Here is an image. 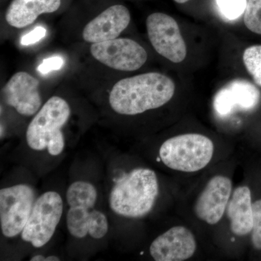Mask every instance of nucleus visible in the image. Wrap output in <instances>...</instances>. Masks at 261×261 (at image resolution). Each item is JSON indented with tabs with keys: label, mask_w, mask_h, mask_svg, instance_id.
Here are the masks:
<instances>
[{
	"label": "nucleus",
	"mask_w": 261,
	"mask_h": 261,
	"mask_svg": "<svg viewBox=\"0 0 261 261\" xmlns=\"http://www.w3.org/2000/svg\"><path fill=\"white\" fill-rule=\"evenodd\" d=\"M232 184L224 176L209 180L194 205L195 216L209 225L218 224L224 216L231 196Z\"/></svg>",
	"instance_id": "10"
},
{
	"label": "nucleus",
	"mask_w": 261,
	"mask_h": 261,
	"mask_svg": "<svg viewBox=\"0 0 261 261\" xmlns=\"http://www.w3.org/2000/svg\"><path fill=\"white\" fill-rule=\"evenodd\" d=\"M176 3H179V4H183V3H187V2L190 1V0H174Z\"/></svg>",
	"instance_id": "24"
},
{
	"label": "nucleus",
	"mask_w": 261,
	"mask_h": 261,
	"mask_svg": "<svg viewBox=\"0 0 261 261\" xmlns=\"http://www.w3.org/2000/svg\"><path fill=\"white\" fill-rule=\"evenodd\" d=\"M61 0H13L5 14L10 27L22 29L35 21L39 15L59 9Z\"/></svg>",
	"instance_id": "16"
},
{
	"label": "nucleus",
	"mask_w": 261,
	"mask_h": 261,
	"mask_svg": "<svg viewBox=\"0 0 261 261\" xmlns=\"http://www.w3.org/2000/svg\"><path fill=\"white\" fill-rule=\"evenodd\" d=\"M90 51L94 59L99 63L121 71L140 69L147 60L145 48L127 38L94 43L91 46Z\"/></svg>",
	"instance_id": "8"
},
{
	"label": "nucleus",
	"mask_w": 261,
	"mask_h": 261,
	"mask_svg": "<svg viewBox=\"0 0 261 261\" xmlns=\"http://www.w3.org/2000/svg\"><path fill=\"white\" fill-rule=\"evenodd\" d=\"M226 212L233 233L242 237L251 232L253 212L251 192L248 187L241 186L235 189L230 197Z\"/></svg>",
	"instance_id": "15"
},
{
	"label": "nucleus",
	"mask_w": 261,
	"mask_h": 261,
	"mask_svg": "<svg viewBox=\"0 0 261 261\" xmlns=\"http://www.w3.org/2000/svg\"><path fill=\"white\" fill-rule=\"evenodd\" d=\"M63 212V202L58 192L49 191L39 196L21 232L23 241L36 248L47 245L56 232Z\"/></svg>",
	"instance_id": "6"
},
{
	"label": "nucleus",
	"mask_w": 261,
	"mask_h": 261,
	"mask_svg": "<svg viewBox=\"0 0 261 261\" xmlns=\"http://www.w3.org/2000/svg\"><path fill=\"white\" fill-rule=\"evenodd\" d=\"M243 62L255 83L261 87V45L247 48L244 51Z\"/></svg>",
	"instance_id": "17"
},
{
	"label": "nucleus",
	"mask_w": 261,
	"mask_h": 261,
	"mask_svg": "<svg viewBox=\"0 0 261 261\" xmlns=\"http://www.w3.org/2000/svg\"><path fill=\"white\" fill-rule=\"evenodd\" d=\"M260 92L245 80H235L220 89L215 96L214 106L220 116H227L234 108L250 111L260 102Z\"/></svg>",
	"instance_id": "14"
},
{
	"label": "nucleus",
	"mask_w": 261,
	"mask_h": 261,
	"mask_svg": "<svg viewBox=\"0 0 261 261\" xmlns=\"http://www.w3.org/2000/svg\"><path fill=\"white\" fill-rule=\"evenodd\" d=\"M70 108L63 98H49L29 123L25 133L27 145L33 150H47L53 156L63 153L65 147L62 128L70 116Z\"/></svg>",
	"instance_id": "4"
},
{
	"label": "nucleus",
	"mask_w": 261,
	"mask_h": 261,
	"mask_svg": "<svg viewBox=\"0 0 261 261\" xmlns=\"http://www.w3.org/2000/svg\"><path fill=\"white\" fill-rule=\"evenodd\" d=\"M197 243L193 233L185 226H176L158 237L149 247L156 261H184L193 256Z\"/></svg>",
	"instance_id": "12"
},
{
	"label": "nucleus",
	"mask_w": 261,
	"mask_h": 261,
	"mask_svg": "<svg viewBox=\"0 0 261 261\" xmlns=\"http://www.w3.org/2000/svg\"><path fill=\"white\" fill-rule=\"evenodd\" d=\"M244 22L249 30L261 35V0H247Z\"/></svg>",
	"instance_id": "18"
},
{
	"label": "nucleus",
	"mask_w": 261,
	"mask_h": 261,
	"mask_svg": "<svg viewBox=\"0 0 261 261\" xmlns=\"http://www.w3.org/2000/svg\"><path fill=\"white\" fill-rule=\"evenodd\" d=\"M129 10L121 5H113L97 15L84 27L82 37L86 42L98 43L119 37L130 23Z\"/></svg>",
	"instance_id": "13"
},
{
	"label": "nucleus",
	"mask_w": 261,
	"mask_h": 261,
	"mask_svg": "<svg viewBox=\"0 0 261 261\" xmlns=\"http://www.w3.org/2000/svg\"><path fill=\"white\" fill-rule=\"evenodd\" d=\"M63 65V60L59 57H53L48 58L42 62L39 65L38 70L42 73H47L53 70H58L61 68Z\"/></svg>",
	"instance_id": "21"
},
{
	"label": "nucleus",
	"mask_w": 261,
	"mask_h": 261,
	"mask_svg": "<svg viewBox=\"0 0 261 261\" xmlns=\"http://www.w3.org/2000/svg\"><path fill=\"white\" fill-rule=\"evenodd\" d=\"M46 34L45 29L42 27H37L34 29L32 32L24 36L21 39V44L23 45H29V44H34V43L39 42L40 39L44 37Z\"/></svg>",
	"instance_id": "22"
},
{
	"label": "nucleus",
	"mask_w": 261,
	"mask_h": 261,
	"mask_svg": "<svg viewBox=\"0 0 261 261\" xmlns=\"http://www.w3.org/2000/svg\"><path fill=\"white\" fill-rule=\"evenodd\" d=\"M147 34L152 47L159 54L174 63L187 56V47L176 20L162 13L149 15L146 21Z\"/></svg>",
	"instance_id": "9"
},
{
	"label": "nucleus",
	"mask_w": 261,
	"mask_h": 261,
	"mask_svg": "<svg viewBox=\"0 0 261 261\" xmlns=\"http://www.w3.org/2000/svg\"><path fill=\"white\" fill-rule=\"evenodd\" d=\"M5 102L24 116H32L42 108L39 82L27 72L15 73L3 89Z\"/></svg>",
	"instance_id": "11"
},
{
	"label": "nucleus",
	"mask_w": 261,
	"mask_h": 261,
	"mask_svg": "<svg viewBox=\"0 0 261 261\" xmlns=\"http://www.w3.org/2000/svg\"><path fill=\"white\" fill-rule=\"evenodd\" d=\"M46 257L42 255H37L30 259L31 261H45Z\"/></svg>",
	"instance_id": "23"
},
{
	"label": "nucleus",
	"mask_w": 261,
	"mask_h": 261,
	"mask_svg": "<svg viewBox=\"0 0 261 261\" xmlns=\"http://www.w3.org/2000/svg\"><path fill=\"white\" fill-rule=\"evenodd\" d=\"M247 0H216L219 11L228 20L240 18L246 9Z\"/></svg>",
	"instance_id": "19"
},
{
	"label": "nucleus",
	"mask_w": 261,
	"mask_h": 261,
	"mask_svg": "<svg viewBox=\"0 0 261 261\" xmlns=\"http://www.w3.org/2000/svg\"><path fill=\"white\" fill-rule=\"evenodd\" d=\"M214 153V142L200 134H185L165 141L159 150L161 161L174 171L193 173L210 163Z\"/></svg>",
	"instance_id": "5"
},
{
	"label": "nucleus",
	"mask_w": 261,
	"mask_h": 261,
	"mask_svg": "<svg viewBox=\"0 0 261 261\" xmlns=\"http://www.w3.org/2000/svg\"><path fill=\"white\" fill-rule=\"evenodd\" d=\"M252 243L256 250H261V199L252 203Z\"/></svg>",
	"instance_id": "20"
},
{
	"label": "nucleus",
	"mask_w": 261,
	"mask_h": 261,
	"mask_svg": "<svg viewBox=\"0 0 261 261\" xmlns=\"http://www.w3.org/2000/svg\"><path fill=\"white\" fill-rule=\"evenodd\" d=\"M69 205L67 228L71 236L82 239L89 236L100 240L107 234L109 224L106 215L95 208L97 191L89 182L78 181L70 185L66 192Z\"/></svg>",
	"instance_id": "3"
},
{
	"label": "nucleus",
	"mask_w": 261,
	"mask_h": 261,
	"mask_svg": "<svg viewBox=\"0 0 261 261\" xmlns=\"http://www.w3.org/2000/svg\"><path fill=\"white\" fill-rule=\"evenodd\" d=\"M35 193L29 185H15L0 190V226L2 233L13 238L21 233L30 217Z\"/></svg>",
	"instance_id": "7"
},
{
	"label": "nucleus",
	"mask_w": 261,
	"mask_h": 261,
	"mask_svg": "<svg viewBox=\"0 0 261 261\" xmlns=\"http://www.w3.org/2000/svg\"><path fill=\"white\" fill-rule=\"evenodd\" d=\"M159 194L155 172L149 168H135L122 176L113 187L110 206L119 216L139 219L152 211Z\"/></svg>",
	"instance_id": "2"
},
{
	"label": "nucleus",
	"mask_w": 261,
	"mask_h": 261,
	"mask_svg": "<svg viewBox=\"0 0 261 261\" xmlns=\"http://www.w3.org/2000/svg\"><path fill=\"white\" fill-rule=\"evenodd\" d=\"M174 92L175 84L169 77L151 72L117 82L110 93L109 103L118 114L135 116L162 107Z\"/></svg>",
	"instance_id": "1"
}]
</instances>
